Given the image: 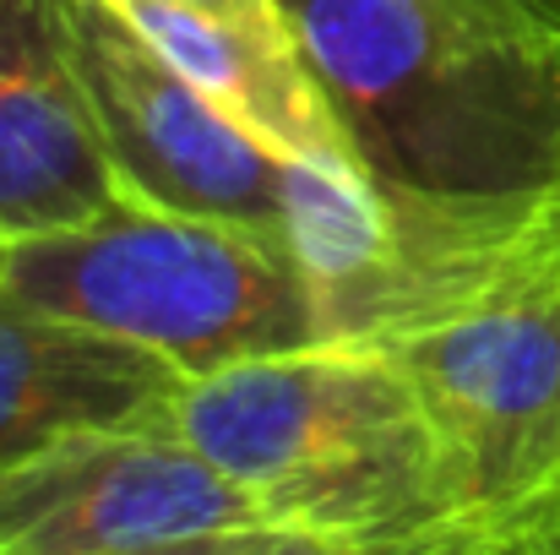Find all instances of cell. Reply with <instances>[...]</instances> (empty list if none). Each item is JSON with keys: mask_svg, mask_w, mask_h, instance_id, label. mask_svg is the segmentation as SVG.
Here are the masks:
<instances>
[{"mask_svg": "<svg viewBox=\"0 0 560 555\" xmlns=\"http://www.w3.org/2000/svg\"><path fill=\"white\" fill-rule=\"evenodd\" d=\"M170 425L272 529L327 555H408L468 534L441 436L381 349L316 344L190 375Z\"/></svg>", "mask_w": 560, "mask_h": 555, "instance_id": "7a4b0ae2", "label": "cell"}, {"mask_svg": "<svg viewBox=\"0 0 560 555\" xmlns=\"http://www.w3.org/2000/svg\"><path fill=\"white\" fill-rule=\"evenodd\" d=\"M190 375L0 289V474L88 430L170 425Z\"/></svg>", "mask_w": 560, "mask_h": 555, "instance_id": "9c48e42d", "label": "cell"}, {"mask_svg": "<svg viewBox=\"0 0 560 555\" xmlns=\"http://www.w3.org/2000/svg\"><path fill=\"white\" fill-rule=\"evenodd\" d=\"M408 555H528V545L485 540V534H457V540H441V545H424V551H408Z\"/></svg>", "mask_w": 560, "mask_h": 555, "instance_id": "5bb4252c", "label": "cell"}, {"mask_svg": "<svg viewBox=\"0 0 560 555\" xmlns=\"http://www.w3.org/2000/svg\"><path fill=\"white\" fill-rule=\"evenodd\" d=\"M0 289L142 344L186 375L327 344L300 262L234 223L115 201L93 223L0 245Z\"/></svg>", "mask_w": 560, "mask_h": 555, "instance_id": "3957f363", "label": "cell"}, {"mask_svg": "<svg viewBox=\"0 0 560 555\" xmlns=\"http://www.w3.org/2000/svg\"><path fill=\"white\" fill-rule=\"evenodd\" d=\"M71 55L126 196L250 229L289 251V159L212 109L109 5L66 0Z\"/></svg>", "mask_w": 560, "mask_h": 555, "instance_id": "8992f818", "label": "cell"}, {"mask_svg": "<svg viewBox=\"0 0 560 555\" xmlns=\"http://www.w3.org/2000/svg\"><path fill=\"white\" fill-rule=\"evenodd\" d=\"M479 16L512 22V27H534V33H560V0H457Z\"/></svg>", "mask_w": 560, "mask_h": 555, "instance_id": "7c38bea8", "label": "cell"}, {"mask_svg": "<svg viewBox=\"0 0 560 555\" xmlns=\"http://www.w3.org/2000/svg\"><path fill=\"white\" fill-rule=\"evenodd\" d=\"M126 201L88 104L66 0H0V245Z\"/></svg>", "mask_w": 560, "mask_h": 555, "instance_id": "ba28073f", "label": "cell"}, {"mask_svg": "<svg viewBox=\"0 0 560 555\" xmlns=\"http://www.w3.org/2000/svg\"><path fill=\"white\" fill-rule=\"evenodd\" d=\"M365 175L452 201L560 190V33L457 0H283Z\"/></svg>", "mask_w": 560, "mask_h": 555, "instance_id": "6da1fadb", "label": "cell"}, {"mask_svg": "<svg viewBox=\"0 0 560 555\" xmlns=\"http://www.w3.org/2000/svg\"><path fill=\"white\" fill-rule=\"evenodd\" d=\"M517 545H528V555H560V512L545 529H534L528 540H517Z\"/></svg>", "mask_w": 560, "mask_h": 555, "instance_id": "9a60e30c", "label": "cell"}, {"mask_svg": "<svg viewBox=\"0 0 560 555\" xmlns=\"http://www.w3.org/2000/svg\"><path fill=\"white\" fill-rule=\"evenodd\" d=\"M190 88L289 164H360L294 27H250L180 0H109Z\"/></svg>", "mask_w": 560, "mask_h": 555, "instance_id": "30bf717a", "label": "cell"}, {"mask_svg": "<svg viewBox=\"0 0 560 555\" xmlns=\"http://www.w3.org/2000/svg\"><path fill=\"white\" fill-rule=\"evenodd\" d=\"M180 5H196V11H212V16H229V22H250V27H294L283 0H180Z\"/></svg>", "mask_w": 560, "mask_h": 555, "instance_id": "4fadbf2b", "label": "cell"}, {"mask_svg": "<svg viewBox=\"0 0 560 555\" xmlns=\"http://www.w3.org/2000/svg\"><path fill=\"white\" fill-rule=\"evenodd\" d=\"M560 234V190L517 201L419 196L365 164H289V256L327 344L386 349L468 311Z\"/></svg>", "mask_w": 560, "mask_h": 555, "instance_id": "277c9868", "label": "cell"}, {"mask_svg": "<svg viewBox=\"0 0 560 555\" xmlns=\"http://www.w3.org/2000/svg\"><path fill=\"white\" fill-rule=\"evenodd\" d=\"M441 436L457 518L528 540L560 512V234L468 311L381 349Z\"/></svg>", "mask_w": 560, "mask_h": 555, "instance_id": "5b68a950", "label": "cell"}, {"mask_svg": "<svg viewBox=\"0 0 560 555\" xmlns=\"http://www.w3.org/2000/svg\"><path fill=\"white\" fill-rule=\"evenodd\" d=\"M126 555H327L311 540H294L283 529H240V534H207V540H180V545H153V551Z\"/></svg>", "mask_w": 560, "mask_h": 555, "instance_id": "8fae6325", "label": "cell"}, {"mask_svg": "<svg viewBox=\"0 0 560 555\" xmlns=\"http://www.w3.org/2000/svg\"><path fill=\"white\" fill-rule=\"evenodd\" d=\"M272 529L175 425L88 430L0 474V555H126Z\"/></svg>", "mask_w": 560, "mask_h": 555, "instance_id": "52a82bcc", "label": "cell"}]
</instances>
